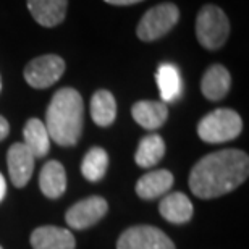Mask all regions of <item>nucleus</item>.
I'll return each mask as SVG.
<instances>
[{"instance_id":"obj_1","label":"nucleus","mask_w":249,"mask_h":249,"mask_svg":"<svg viewBox=\"0 0 249 249\" xmlns=\"http://www.w3.org/2000/svg\"><path fill=\"white\" fill-rule=\"evenodd\" d=\"M249 173L248 154L238 149L212 152L202 157L189 173V188L194 196L212 199L233 191Z\"/></svg>"},{"instance_id":"obj_2","label":"nucleus","mask_w":249,"mask_h":249,"mask_svg":"<svg viewBox=\"0 0 249 249\" xmlns=\"http://www.w3.org/2000/svg\"><path fill=\"white\" fill-rule=\"evenodd\" d=\"M84 104L78 91L63 88L53 94L47 107L46 128L49 138L58 146H74L83 133Z\"/></svg>"},{"instance_id":"obj_3","label":"nucleus","mask_w":249,"mask_h":249,"mask_svg":"<svg viewBox=\"0 0 249 249\" xmlns=\"http://www.w3.org/2000/svg\"><path fill=\"white\" fill-rule=\"evenodd\" d=\"M230 21L225 12L217 5H204L196 18V36L199 44L207 51H217L227 42Z\"/></svg>"},{"instance_id":"obj_4","label":"nucleus","mask_w":249,"mask_h":249,"mask_svg":"<svg viewBox=\"0 0 249 249\" xmlns=\"http://www.w3.org/2000/svg\"><path fill=\"white\" fill-rule=\"evenodd\" d=\"M243 120L231 108H217L206 115L197 124V134L204 142L218 144L240 136Z\"/></svg>"},{"instance_id":"obj_5","label":"nucleus","mask_w":249,"mask_h":249,"mask_svg":"<svg viewBox=\"0 0 249 249\" xmlns=\"http://www.w3.org/2000/svg\"><path fill=\"white\" fill-rule=\"evenodd\" d=\"M180 19V10L175 3H160L147 10L136 28L138 37L144 42H152L170 33Z\"/></svg>"},{"instance_id":"obj_6","label":"nucleus","mask_w":249,"mask_h":249,"mask_svg":"<svg viewBox=\"0 0 249 249\" xmlns=\"http://www.w3.org/2000/svg\"><path fill=\"white\" fill-rule=\"evenodd\" d=\"M65 71V62L58 55H41L31 60L24 68V79L29 86L46 89L55 84Z\"/></svg>"},{"instance_id":"obj_7","label":"nucleus","mask_w":249,"mask_h":249,"mask_svg":"<svg viewBox=\"0 0 249 249\" xmlns=\"http://www.w3.org/2000/svg\"><path fill=\"white\" fill-rule=\"evenodd\" d=\"M117 249H175V245L159 228L139 225L122 233Z\"/></svg>"},{"instance_id":"obj_8","label":"nucleus","mask_w":249,"mask_h":249,"mask_svg":"<svg viewBox=\"0 0 249 249\" xmlns=\"http://www.w3.org/2000/svg\"><path fill=\"white\" fill-rule=\"evenodd\" d=\"M108 211V204L104 197L91 196L83 199L68 209L65 220L74 230H84L88 227H92L101 218L106 215Z\"/></svg>"},{"instance_id":"obj_9","label":"nucleus","mask_w":249,"mask_h":249,"mask_svg":"<svg viewBox=\"0 0 249 249\" xmlns=\"http://www.w3.org/2000/svg\"><path fill=\"white\" fill-rule=\"evenodd\" d=\"M10 180L17 188H23L31 180L34 170V156L23 142H15L7 152Z\"/></svg>"},{"instance_id":"obj_10","label":"nucleus","mask_w":249,"mask_h":249,"mask_svg":"<svg viewBox=\"0 0 249 249\" xmlns=\"http://www.w3.org/2000/svg\"><path fill=\"white\" fill-rule=\"evenodd\" d=\"M33 249H74L76 241L71 231L58 227H39L31 233Z\"/></svg>"},{"instance_id":"obj_11","label":"nucleus","mask_w":249,"mask_h":249,"mask_svg":"<svg viewBox=\"0 0 249 249\" xmlns=\"http://www.w3.org/2000/svg\"><path fill=\"white\" fill-rule=\"evenodd\" d=\"M68 0H28V8L33 18L46 28L60 24L67 15Z\"/></svg>"},{"instance_id":"obj_12","label":"nucleus","mask_w":249,"mask_h":249,"mask_svg":"<svg viewBox=\"0 0 249 249\" xmlns=\"http://www.w3.org/2000/svg\"><path fill=\"white\" fill-rule=\"evenodd\" d=\"M231 76L223 65H212L201 79V91L209 101H222L230 91Z\"/></svg>"},{"instance_id":"obj_13","label":"nucleus","mask_w":249,"mask_h":249,"mask_svg":"<svg viewBox=\"0 0 249 249\" xmlns=\"http://www.w3.org/2000/svg\"><path fill=\"white\" fill-rule=\"evenodd\" d=\"M131 115L139 126L146 129H157L167 122L168 108L163 102L139 101L133 106Z\"/></svg>"},{"instance_id":"obj_14","label":"nucleus","mask_w":249,"mask_h":249,"mask_svg":"<svg viewBox=\"0 0 249 249\" xmlns=\"http://www.w3.org/2000/svg\"><path fill=\"white\" fill-rule=\"evenodd\" d=\"M173 175L168 170H154L142 175L136 183V194L142 199H156L170 191Z\"/></svg>"},{"instance_id":"obj_15","label":"nucleus","mask_w":249,"mask_h":249,"mask_svg":"<svg viewBox=\"0 0 249 249\" xmlns=\"http://www.w3.org/2000/svg\"><path fill=\"white\" fill-rule=\"evenodd\" d=\"M160 215L172 223H186L193 217V204L183 193H170L160 201Z\"/></svg>"},{"instance_id":"obj_16","label":"nucleus","mask_w":249,"mask_h":249,"mask_svg":"<svg viewBox=\"0 0 249 249\" xmlns=\"http://www.w3.org/2000/svg\"><path fill=\"white\" fill-rule=\"evenodd\" d=\"M39 186L44 196L51 199L62 196L67 189V173L60 162L51 160L42 167L39 175Z\"/></svg>"},{"instance_id":"obj_17","label":"nucleus","mask_w":249,"mask_h":249,"mask_svg":"<svg viewBox=\"0 0 249 249\" xmlns=\"http://www.w3.org/2000/svg\"><path fill=\"white\" fill-rule=\"evenodd\" d=\"M24 146H26L34 159L46 157L51 151V138H49L47 128L39 118H29L23 129Z\"/></svg>"},{"instance_id":"obj_18","label":"nucleus","mask_w":249,"mask_h":249,"mask_svg":"<svg viewBox=\"0 0 249 249\" xmlns=\"http://www.w3.org/2000/svg\"><path fill=\"white\" fill-rule=\"evenodd\" d=\"M91 117L99 126H108L115 122L117 102L110 91L101 89L91 99Z\"/></svg>"},{"instance_id":"obj_19","label":"nucleus","mask_w":249,"mask_h":249,"mask_svg":"<svg viewBox=\"0 0 249 249\" xmlns=\"http://www.w3.org/2000/svg\"><path fill=\"white\" fill-rule=\"evenodd\" d=\"M157 86L160 89V97L163 104L177 101L181 94V76L175 65L163 63L157 70Z\"/></svg>"},{"instance_id":"obj_20","label":"nucleus","mask_w":249,"mask_h":249,"mask_svg":"<svg viewBox=\"0 0 249 249\" xmlns=\"http://www.w3.org/2000/svg\"><path fill=\"white\" fill-rule=\"evenodd\" d=\"M163 156H165V142H163V139L159 134H149V136L142 138L139 141L134 160H136L139 167L151 168L160 162Z\"/></svg>"},{"instance_id":"obj_21","label":"nucleus","mask_w":249,"mask_h":249,"mask_svg":"<svg viewBox=\"0 0 249 249\" xmlns=\"http://www.w3.org/2000/svg\"><path fill=\"white\" fill-rule=\"evenodd\" d=\"M108 156L102 147H92L83 159L81 173L88 181H101L107 172Z\"/></svg>"},{"instance_id":"obj_22","label":"nucleus","mask_w":249,"mask_h":249,"mask_svg":"<svg viewBox=\"0 0 249 249\" xmlns=\"http://www.w3.org/2000/svg\"><path fill=\"white\" fill-rule=\"evenodd\" d=\"M10 133V126H8V122L0 115V141H3L5 138L8 136Z\"/></svg>"},{"instance_id":"obj_23","label":"nucleus","mask_w":249,"mask_h":249,"mask_svg":"<svg viewBox=\"0 0 249 249\" xmlns=\"http://www.w3.org/2000/svg\"><path fill=\"white\" fill-rule=\"evenodd\" d=\"M107 3L110 5H118V7H124V5H134L138 2H142V0H106Z\"/></svg>"},{"instance_id":"obj_24","label":"nucleus","mask_w":249,"mask_h":249,"mask_svg":"<svg viewBox=\"0 0 249 249\" xmlns=\"http://www.w3.org/2000/svg\"><path fill=\"white\" fill-rule=\"evenodd\" d=\"M5 193H7V183H5L3 175L0 173V202H2V199L5 197Z\"/></svg>"},{"instance_id":"obj_25","label":"nucleus","mask_w":249,"mask_h":249,"mask_svg":"<svg viewBox=\"0 0 249 249\" xmlns=\"http://www.w3.org/2000/svg\"><path fill=\"white\" fill-rule=\"evenodd\" d=\"M0 249H2V246H0Z\"/></svg>"}]
</instances>
